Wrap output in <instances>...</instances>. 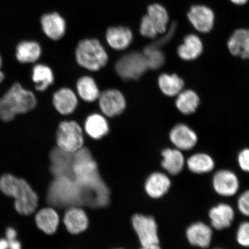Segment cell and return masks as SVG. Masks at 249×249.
<instances>
[{"label": "cell", "mask_w": 249, "mask_h": 249, "mask_svg": "<svg viewBox=\"0 0 249 249\" xmlns=\"http://www.w3.org/2000/svg\"><path fill=\"white\" fill-rule=\"evenodd\" d=\"M238 163L243 170L249 173V149H245L239 154Z\"/></svg>", "instance_id": "38"}, {"label": "cell", "mask_w": 249, "mask_h": 249, "mask_svg": "<svg viewBox=\"0 0 249 249\" xmlns=\"http://www.w3.org/2000/svg\"><path fill=\"white\" fill-rule=\"evenodd\" d=\"M9 242L7 239H0V249H9Z\"/></svg>", "instance_id": "41"}, {"label": "cell", "mask_w": 249, "mask_h": 249, "mask_svg": "<svg viewBox=\"0 0 249 249\" xmlns=\"http://www.w3.org/2000/svg\"><path fill=\"white\" fill-rule=\"evenodd\" d=\"M141 249H161L160 247H159V245L155 244V245L144 246V247H142V248Z\"/></svg>", "instance_id": "43"}, {"label": "cell", "mask_w": 249, "mask_h": 249, "mask_svg": "<svg viewBox=\"0 0 249 249\" xmlns=\"http://www.w3.org/2000/svg\"><path fill=\"white\" fill-rule=\"evenodd\" d=\"M163 160L161 165L165 170L172 175H177L184 166V158L179 150L166 148L162 151Z\"/></svg>", "instance_id": "27"}, {"label": "cell", "mask_w": 249, "mask_h": 249, "mask_svg": "<svg viewBox=\"0 0 249 249\" xmlns=\"http://www.w3.org/2000/svg\"></svg>", "instance_id": "46"}, {"label": "cell", "mask_w": 249, "mask_h": 249, "mask_svg": "<svg viewBox=\"0 0 249 249\" xmlns=\"http://www.w3.org/2000/svg\"><path fill=\"white\" fill-rule=\"evenodd\" d=\"M32 79L37 91L42 92L53 83L54 76L51 68L46 65L37 64L33 68Z\"/></svg>", "instance_id": "26"}, {"label": "cell", "mask_w": 249, "mask_h": 249, "mask_svg": "<svg viewBox=\"0 0 249 249\" xmlns=\"http://www.w3.org/2000/svg\"><path fill=\"white\" fill-rule=\"evenodd\" d=\"M40 23L43 32L50 39L57 40L65 35L66 23L64 18L57 12L43 15Z\"/></svg>", "instance_id": "12"}, {"label": "cell", "mask_w": 249, "mask_h": 249, "mask_svg": "<svg viewBox=\"0 0 249 249\" xmlns=\"http://www.w3.org/2000/svg\"><path fill=\"white\" fill-rule=\"evenodd\" d=\"M85 127L86 133L91 138L95 140L104 138L109 131L107 120L99 114H92L87 117Z\"/></svg>", "instance_id": "25"}, {"label": "cell", "mask_w": 249, "mask_h": 249, "mask_svg": "<svg viewBox=\"0 0 249 249\" xmlns=\"http://www.w3.org/2000/svg\"><path fill=\"white\" fill-rule=\"evenodd\" d=\"M2 58H1V55H0V68H1V66H2Z\"/></svg>", "instance_id": "45"}, {"label": "cell", "mask_w": 249, "mask_h": 249, "mask_svg": "<svg viewBox=\"0 0 249 249\" xmlns=\"http://www.w3.org/2000/svg\"><path fill=\"white\" fill-rule=\"evenodd\" d=\"M36 102L32 92L15 83L0 98V118L4 122H9L17 115L33 110Z\"/></svg>", "instance_id": "2"}, {"label": "cell", "mask_w": 249, "mask_h": 249, "mask_svg": "<svg viewBox=\"0 0 249 249\" xmlns=\"http://www.w3.org/2000/svg\"><path fill=\"white\" fill-rule=\"evenodd\" d=\"M41 54V47L38 43L32 40H26L18 43L16 49V57L23 64L36 62Z\"/></svg>", "instance_id": "23"}, {"label": "cell", "mask_w": 249, "mask_h": 249, "mask_svg": "<svg viewBox=\"0 0 249 249\" xmlns=\"http://www.w3.org/2000/svg\"><path fill=\"white\" fill-rule=\"evenodd\" d=\"M0 190L3 194L15 199L16 210L22 215H30L38 206V196L23 179L5 174L0 178Z\"/></svg>", "instance_id": "1"}, {"label": "cell", "mask_w": 249, "mask_h": 249, "mask_svg": "<svg viewBox=\"0 0 249 249\" xmlns=\"http://www.w3.org/2000/svg\"><path fill=\"white\" fill-rule=\"evenodd\" d=\"M229 51L232 55L245 60L249 59V30H236L227 42Z\"/></svg>", "instance_id": "15"}, {"label": "cell", "mask_w": 249, "mask_h": 249, "mask_svg": "<svg viewBox=\"0 0 249 249\" xmlns=\"http://www.w3.org/2000/svg\"><path fill=\"white\" fill-rule=\"evenodd\" d=\"M170 186V179L165 174L155 173L146 180L145 189L150 197L158 198L166 194Z\"/></svg>", "instance_id": "21"}, {"label": "cell", "mask_w": 249, "mask_h": 249, "mask_svg": "<svg viewBox=\"0 0 249 249\" xmlns=\"http://www.w3.org/2000/svg\"><path fill=\"white\" fill-rule=\"evenodd\" d=\"M238 207L242 214L249 216V191L245 192L239 197Z\"/></svg>", "instance_id": "37"}, {"label": "cell", "mask_w": 249, "mask_h": 249, "mask_svg": "<svg viewBox=\"0 0 249 249\" xmlns=\"http://www.w3.org/2000/svg\"><path fill=\"white\" fill-rule=\"evenodd\" d=\"M47 200L49 204L58 208L84 204L80 187L75 180L68 177H55L49 186Z\"/></svg>", "instance_id": "4"}, {"label": "cell", "mask_w": 249, "mask_h": 249, "mask_svg": "<svg viewBox=\"0 0 249 249\" xmlns=\"http://www.w3.org/2000/svg\"><path fill=\"white\" fill-rule=\"evenodd\" d=\"M140 31L142 36L150 39H155L159 34L153 21L148 15L142 18Z\"/></svg>", "instance_id": "34"}, {"label": "cell", "mask_w": 249, "mask_h": 249, "mask_svg": "<svg viewBox=\"0 0 249 249\" xmlns=\"http://www.w3.org/2000/svg\"><path fill=\"white\" fill-rule=\"evenodd\" d=\"M176 107L183 114L194 113L200 104V98L197 93L192 90L180 92L177 98Z\"/></svg>", "instance_id": "29"}, {"label": "cell", "mask_w": 249, "mask_h": 249, "mask_svg": "<svg viewBox=\"0 0 249 249\" xmlns=\"http://www.w3.org/2000/svg\"><path fill=\"white\" fill-rule=\"evenodd\" d=\"M56 142L58 148L73 153L83 147L82 129L74 121H64L59 124L56 133Z\"/></svg>", "instance_id": "7"}, {"label": "cell", "mask_w": 249, "mask_h": 249, "mask_svg": "<svg viewBox=\"0 0 249 249\" xmlns=\"http://www.w3.org/2000/svg\"><path fill=\"white\" fill-rule=\"evenodd\" d=\"M177 29V24L175 22L171 23L169 29H167L166 33L163 34L162 38L159 39L155 42L152 43L151 44L149 45L152 47V48L160 49L161 46L166 44L167 42H169L171 38L175 34Z\"/></svg>", "instance_id": "35"}, {"label": "cell", "mask_w": 249, "mask_h": 249, "mask_svg": "<svg viewBox=\"0 0 249 249\" xmlns=\"http://www.w3.org/2000/svg\"><path fill=\"white\" fill-rule=\"evenodd\" d=\"M148 69L144 53L138 52L129 53L117 61L116 71L121 79L125 81L138 80Z\"/></svg>", "instance_id": "6"}, {"label": "cell", "mask_w": 249, "mask_h": 249, "mask_svg": "<svg viewBox=\"0 0 249 249\" xmlns=\"http://www.w3.org/2000/svg\"><path fill=\"white\" fill-rule=\"evenodd\" d=\"M132 224L142 247L159 245L158 226L153 217L136 214L132 217Z\"/></svg>", "instance_id": "8"}, {"label": "cell", "mask_w": 249, "mask_h": 249, "mask_svg": "<svg viewBox=\"0 0 249 249\" xmlns=\"http://www.w3.org/2000/svg\"><path fill=\"white\" fill-rule=\"evenodd\" d=\"M234 216L232 207L225 204L218 205L210 212L212 225L217 230L225 229L231 226Z\"/></svg>", "instance_id": "22"}, {"label": "cell", "mask_w": 249, "mask_h": 249, "mask_svg": "<svg viewBox=\"0 0 249 249\" xmlns=\"http://www.w3.org/2000/svg\"><path fill=\"white\" fill-rule=\"evenodd\" d=\"M36 222L40 230L47 234L52 235L57 231L59 216L52 208H43L36 214Z\"/></svg>", "instance_id": "24"}, {"label": "cell", "mask_w": 249, "mask_h": 249, "mask_svg": "<svg viewBox=\"0 0 249 249\" xmlns=\"http://www.w3.org/2000/svg\"><path fill=\"white\" fill-rule=\"evenodd\" d=\"M188 169L192 172L202 174L210 172L214 168V161L210 156L205 154L192 155L187 161Z\"/></svg>", "instance_id": "32"}, {"label": "cell", "mask_w": 249, "mask_h": 249, "mask_svg": "<svg viewBox=\"0 0 249 249\" xmlns=\"http://www.w3.org/2000/svg\"><path fill=\"white\" fill-rule=\"evenodd\" d=\"M53 103L56 110L62 115L73 113L78 105L75 93L68 88H62L56 91L53 98Z\"/></svg>", "instance_id": "17"}, {"label": "cell", "mask_w": 249, "mask_h": 249, "mask_svg": "<svg viewBox=\"0 0 249 249\" xmlns=\"http://www.w3.org/2000/svg\"><path fill=\"white\" fill-rule=\"evenodd\" d=\"M203 52L201 40L195 34H189L183 39L182 44L177 50L179 57L185 61L196 60Z\"/></svg>", "instance_id": "20"}, {"label": "cell", "mask_w": 249, "mask_h": 249, "mask_svg": "<svg viewBox=\"0 0 249 249\" xmlns=\"http://www.w3.org/2000/svg\"><path fill=\"white\" fill-rule=\"evenodd\" d=\"M76 88L80 98L87 102L95 101L100 95L98 87L91 77H80L77 81Z\"/></svg>", "instance_id": "30"}, {"label": "cell", "mask_w": 249, "mask_h": 249, "mask_svg": "<svg viewBox=\"0 0 249 249\" xmlns=\"http://www.w3.org/2000/svg\"><path fill=\"white\" fill-rule=\"evenodd\" d=\"M4 79V74L2 71H0V84L2 82V81Z\"/></svg>", "instance_id": "44"}, {"label": "cell", "mask_w": 249, "mask_h": 249, "mask_svg": "<svg viewBox=\"0 0 249 249\" xmlns=\"http://www.w3.org/2000/svg\"><path fill=\"white\" fill-rule=\"evenodd\" d=\"M147 59L148 69L158 70L163 66L165 61V56L160 49L152 48L147 46L143 53Z\"/></svg>", "instance_id": "33"}, {"label": "cell", "mask_w": 249, "mask_h": 249, "mask_svg": "<svg viewBox=\"0 0 249 249\" xmlns=\"http://www.w3.org/2000/svg\"><path fill=\"white\" fill-rule=\"evenodd\" d=\"M186 236L192 245L207 248L211 244L213 231L205 224L198 222L188 227L186 230Z\"/></svg>", "instance_id": "18"}, {"label": "cell", "mask_w": 249, "mask_h": 249, "mask_svg": "<svg viewBox=\"0 0 249 249\" xmlns=\"http://www.w3.org/2000/svg\"><path fill=\"white\" fill-rule=\"evenodd\" d=\"M99 104L105 116L114 117L122 114L126 107L125 99L117 89H107L99 96Z\"/></svg>", "instance_id": "9"}, {"label": "cell", "mask_w": 249, "mask_h": 249, "mask_svg": "<svg viewBox=\"0 0 249 249\" xmlns=\"http://www.w3.org/2000/svg\"><path fill=\"white\" fill-rule=\"evenodd\" d=\"M170 139L179 149L189 150L197 142V136L192 129L185 124H178L171 129Z\"/></svg>", "instance_id": "14"}, {"label": "cell", "mask_w": 249, "mask_h": 249, "mask_svg": "<svg viewBox=\"0 0 249 249\" xmlns=\"http://www.w3.org/2000/svg\"><path fill=\"white\" fill-rule=\"evenodd\" d=\"M50 158L51 172L54 177H68L73 178V153L55 148L52 149Z\"/></svg>", "instance_id": "11"}, {"label": "cell", "mask_w": 249, "mask_h": 249, "mask_svg": "<svg viewBox=\"0 0 249 249\" xmlns=\"http://www.w3.org/2000/svg\"><path fill=\"white\" fill-rule=\"evenodd\" d=\"M64 222L68 231L77 234L85 231L89 226L85 212L79 208L71 207L65 213Z\"/></svg>", "instance_id": "19"}, {"label": "cell", "mask_w": 249, "mask_h": 249, "mask_svg": "<svg viewBox=\"0 0 249 249\" xmlns=\"http://www.w3.org/2000/svg\"><path fill=\"white\" fill-rule=\"evenodd\" d=\"M74 180L82 192L84 204L97 208L107 207L110 202V191L98 170L81 174Z\"/></svg>", "instance_id": "3"}, {"label": "cell", "mask_w": 249, "mask_h": 249, "mask_svg": "<svg viewBox=\"0 0 249 249\" xmlns=\"http://www.w3.org/2000/svg\"><path fill=\"white\" fill-rule=\"evenodd\" d=\"M236 238L239 244L249 247V222L243 223L239 226Z\"/></svg>", "instance_id": "36"}, {"label": "cell", "mask_w": 249, "mask_h": 249, "mask_svg": "<svg viewBox=\"0 0 249 249\" xmlns=\"http://www.w3.org/2000/svg\"><path fill=\"white\" fill-rule=\"evenodd\" d=\"M187 17L195 29L201 33H208L213 30L214 14L212 9L203 5H195L190 8Z\"/></svg>", "instance_id": "10"}, {"label": "cell", "mask_w": 249, "mask_h": 249, "mask_svg": "<svg viewBox=\"0 0 249 249\" xmlns=\"http://www.w3.org/2000/svg\"><path fill=\"white\" fill-rule=\"evenodd\" d=\"M148 15L155 24L158 34H163L167 30L169 16L163 5L154 4L148 7Z\"/></svg>", "instance_id": "31"}, {"label": "cell", "mask_w": 249, "mask_h": 249, "mask_svg": "<svg viewBox=\"0 0 249 249\" xmlns=\"http://www.w3.org/2000/svg\"><path fill=\"white\" fill-rule=\"evenodd\" d=\"M106 38L109 46L117 51H122L128 48L133 41L132 31L124 26L109 28L106 34Z\"/></svg>", "instance_id": "16"}, {"label": "cell", "mask_w": 249, "mask_h": 249, "mask_svg": "<svg viewBox=\"0 0 249 249\" xmlns=\"http://www.w3.org/2000/svg\"><path fill=\"white\" fill-rule=\"evenodd\" d=\"M78 64L86 70L98 71L108 61V55L98 40L86 39L78 43L75 52Z\"/></svg>", "instance_id": "5"}, {"label": "cell", "mask_w": 249, "mask_h": 249, "mask_svg": "<svg viewBox=\"0 0 249 249\" xmlns=\"http://www.w3.org/2000/svg\"><path fill=\"white\" fill-rule=\"evenodd\" d=\"M5 235L6 239L9 241H14L17 239V231H16L14 229L11 228V227H9V228L6 230Z\"/></svg>", "instance_id": "39"}, {"label": "cell", "mask_w": 249, "mask_h": 249, "mask_svg": "<svg viewBox=\"0 0 249 249\" xmlns=\"http://www.w3.org/2000/svg\"><path fill=\"white\" fill-rule=\"evenodd\" d=\"M233 4L238 5H245L248 1V0H230Z\"/></svg>", "instance_id": "42"}, {"label": "cell", "mask_w": 249, "mask_h": 249, "mask_svg": "<svg viewBox=\"0 0 249 249\" xmlns=\"http://www.w3.org/2000/svg\"><path fill=\"white\" fill-rule=\"evenodd\" d=\"M9 249H21L20 243L17 241V239L14 241H9Z\"/></svg>", "instance_id": "40"}, {"label": "cell", "mask_w": 249, "mask_h": 249, "mask_svg": "<svg viewBox=\"0 0 249 249\" xmlns=\"http://www.w3.org/2000/svg\"><path fill=\"white\" fill-rule=\"evenodd\" d=\"M213 185L218 194L231 196L238 191L239 180L237 177L231 171L220 170L213 177Z\"/></svg>", "instance_id": "13"}, {"label": "cell", "mask_w": 249, "mask_h": 249, "mask_svg": "<svg viewBox=\"0 0 249 249\" xmlns=\"http://www.w3.org/2000/svg\"><path fill=\"white\" fill-rule=\"evenodd\" d=\"M158 85L164 94L174 96L182 91L184 82L176 74L163 73L159 77Z\"/></svg>", "instance_id": "28"}]
</instances>
